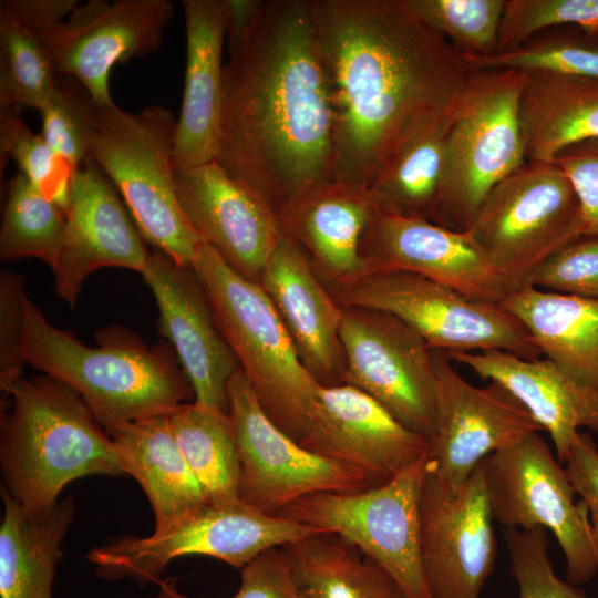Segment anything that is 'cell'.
Here are the masks:
<instances>
[{
	"instance_id": "obj_1",
	"label": "cell",
	"mask_w": 598,
	"mask_h": 598,
	"mask_svg": "<svg viewBox=\"0 0 598 598\" xmlns=\"http://www.w3.org/2000/svg\"><path fill=\"white\" fill-rule=\"evenodd\" d=\"M332 115V179L370 187L446 117L472 69L404 0H313Z\"/></svg>"
},
{
	"instance_id": "obj_2",
	"label": "cell",
	"mask_w": 598,
	"mask_h": 598,
	"mask_svg": "<svg viewBox=\"0 0 598 598\" xmlns=\"http://www.w3.org/2000/svg\"><path fill=\"white\" fill-rule=\"evenodd\" d=\"M215 161L277 216L332 179V115L313 0H268L224 64Z\"/></svg>"
},
{
	"instance_id": "obj_3",
	"label": "cell",
	"mask_w": 598,
	"mask_h": 598,
	"mask_svg": "<svg viewBox=\"0 0 598 598\" xmlns=\"http://www.w3.org/2000/svg\"><path fill=\"white\" fill-rule=\"evenodd\" d=\"M95 339L99 346L89 347L72 332L53 327L25 296L21 347L25 364L76 391L109 434L194 401L168 341L147 346L121 326L97 331Z\"/></svg>"
},
{
	"instance_id": "obj_4",
	"label": "cell",
	"mask_w": 598,
	"mask_h": 598,
	"mask_svg": "<svg viewBox=\"0 0 598 598\" xmlns=\"http://www.w3.org/2000/svg\"><path fill=\"white\" fill-rule=\"evenodd\" d=\"M1 492L31 512L59 502L72 481L125 475L110 434L71 386L21 378L1 401Z\"/></svg>"
},
{
	"instance_id": "obj_5",
	"label": "cell",
	"mask_w": 598,
	"mask_h": 598,
	"mask_svg": "<svg viewBox=\"0 0 598 598\" xmlns=\"http://www.w3.org/2000/svg\"><path fill=\"white\" fill-rule=\"evenodd\" d=\"M192 266L262 409L300 443L319 383L303 365L271 300L259 283L235 271L209 245L199 249Z\"/></svg>"
},
{
	"instance_id": "obj_6",
	"label": "cell",
	"mask_w": 598,
	"mask_h": 598,
	"mask_svg": "<svg viewBox=\"0 0 598 598\" xmlns=\"http://www.w3.org/2000/svg\"><path fill=\"white\" fill-rule=\"evenodd\" d=\"M177 118L162 105L126 112L97 105L89 157L121 194L144 240L192 266L205 245L185 216L174 183Z\"/></svg>"
},
{
	"instance_id": "obj_7",
	"label": "cell",
	"mask_w": 598,
	"mask_h": 598,
	"mask_svg": "<svg viewBox=\"0 0 598 598\" xmlns=\"http://www.w3.org/2000/svg\"><path fill=\"white\" fill-rule=\"evenodd\" d=\"M525 74L472 69L450 115L436 224L466 231L488 193L526 162L518 102Z\"/></svg>"
},
{
	"instance_id": "obj_8",
	"label": "cell",
	"mask_w": 598,
	"mask_h": 598,
	"mask_svg": "<svg viewBox=\"0 0 598 598\" xmlns=\"http://www.w3.org/2000/svg\"><path fill=\"white\" fill-rule=\"evenodd\" d=\"M514 291L584 235L580 204L554 162L527 161L485 197L466 230Z\"/></svg>"
},
{
	"instance_id": "obj_9",
	"label": "cell",
	"mask_w": 598,
	"mask_h": 598,
	"mask_svg": "<svg viewBox=\"0 0 598 598\" xmlns=\"http://www.w3.org/2000/svg\"><path fill=\"white\" fill-rule=\"evenodd\" d=\"M429 451L386 483L308 495L278 515L332 533L383 568L405 598H432L421 556V497Z\"/></svg>"
},
{
	"instance_id": "obj_10",
	"label": "cell",
	"mask_w": 598,
	"mask_h": 598,
	"mask_svg": "<svg viewBox=\"0 0 598 598\" xmlns=\"http://www.w3.org/2000/svg\"><path fill=\"white\" fill-rule=\"evenodd\" d=\"M322 533L309 525L260 512L241 499L209 503L196 514L146 537L120 536L91 549L85 558L106 580L130 579L140 586L159 581L167 565L203 555L241 569L262 553Z\"/></svg>"
},
{
	"instance_id": "obj_11",
	"label": "cell",
	"mask_w": 598,
	"mask_h": 598,
	"mask_svg": "<svg viewBox=\"0 0 598 598\" xmlns=\"http://www.w3.org/2000/svg\"><path fill=\"white\" fill-rule=\"evenodd\" d=\"M494 519L506 528L550 532L566 563L567 580L589 582L598 573L589 514L566 468L539 432L482 461Z\"/></svg>"
},
{
	"instance_id": "obj_12",
	"label": "cell",
	"mask_w": 598,
	"mask_h": 598,
	"mask_svg": "<svg viewBox=\"0 0 598 598\" xmlns=\"http://www.w3.org/2000/svg\"><path fill=\"white\" fill-rule=\"evenodd\" d=\"M336 300L342 307L398 317L433 351L501 350L525 359L542 355L526 328L501 305L473 300L415 274H370L340 289Z\"/></svg>"
},
{
	"instance_id": "obj_13",
	"label": "cell",
	"mask_w": 598,
	"mask_h": 598,
	"mask_svg": "<svg viewBox=\"0 0 598 598\" xmlns=\"http://www.w3.org/2000/svg\"><path fill=\"white\" fill-rule=\"evenodd\" d=\"M227 394L240 464L239 497L249 506L278 515L308 495L374 487L359 468L307 450L278 427L241 369Z\"/></svg>"
},
{
	"instance_id": "obj_14",
	"label": "cell",
	"mask_w": 598,
	"mask_h": 598,
	"mask_svg": "<svg viewBox=\"0 0 598 598\" xmlns=\"http://www.w3.org/2000/svg\"><path fill=\"white\" fill-rule=\"evenodd\" d=\"M342 308L341 383L367 393L406 429L430 440L435 421L434 351L389 312Z\"/></svg>"
},
{
	"instance_id": "obj_15",
	"label": "cell",
	"mask_w": 598,
	"mask_h": 598,
	"mask_svg": "<svg viewBox=\"0 0 598 598\" xmlns=\"http://www.w3.org/2000/svg\"><path fill=\"white\" fill-rule=\"evenodd\" d=\"M435 421L430 466L439 482L457 492L487 456L543 431L503 386L467 382L441 351H434Z\"/></svg>"
},
{
	"instance_id": "obj_16",
	"label": "cell",
	"mask_w": 598,
	"mask_h": 598,
	"mask_svg": "<svg viewBox=\"0 0 598 598\" xmlns=\"http://www.w3.org/2000/svg\"><path fill=\"white\" fill-rule=\"evenodd\" d=\"M493 520L482 462L457 492L445 488L429 467L421 556L432 598H480L496 561Z\"/></svg>"
},
{
	"instance_id": "obj_17",
	"label": "cell",
	"mask_w": 598,
	"mask_h": 598,
	"mask_svg": "<svg viewBox=\"0 0 598 598\" xmlns=\"http://www.w3.org/2000/svg\"><path fill=\"white\" fill-rule=\"evenodd\" d=\"M174 13L169 0H90L41 37L59 75L79 81L97 105H111L112 68L155 52Z\"/></svg>"
},
{
	"instance_id": "obj_18",
	"label": "cell",
	"mask_w": 598,
	"mask_h": 598,
	"mask_svg": "<svg viewBox=\"0 0 598 598\" xmlns=\"http://www.w3.org/2000/svg\"><path fill=\"white\" fill-rule=\"evenodd\" d=\"M361 252L368 275L411 272L473 300L496 305L514 291L468 231L419 216L381 209L362 238Z\"/></svg>"
},
{
	"instance_id": "obj_19",
	"label": "cell",
	"mask_w": 598,
	"mask_h": 598,
	"mask_svg": "<svg viewBox=\"0 0 598 598\" xmlns=\"http://www.w3.org/2000/svg\"><path fill=\"white\" fill-rule=\"evenodd\" d=\"M158 310V331L173 347L194 391V402L228 412V383L239 362L221 334L193 266L155 249L142 272Z\"/></svg>"
},
{
	"instance_id": "obj_20",
	"label": "cell",
	"mask_w": 598,
	"mask_h": 598,
	"mask_svg": "<svg viewBox=\"0 0 598 598\" xmlns=\"http://www.w3.org/2000/svg\"><path fill=\"white\" fill-rule=\"evenodd\" d=\"M174 183L181 207L204 243L239 275L259 283L282 234L271 206L216 161L174 164Z\"/></svg>"
},
{
	"instance_id": "obj_21",
	"label": "cell",
	"mask_w": 598,
	"mask_h": 598,
	"mask_svg": "<svg viewBox=\"0 0 598 598\" xmlns=\"http://www.w3.org/2000/svg\"><path fill=\"white\" fill-rule=\"evenodd\" d=\"M300 444L354 466L382 485L429 451V440L402 425L380 403L349 384L320 385Z\"/></svg>"
},
{
	"instance_id": "obj_22",
	"label": "cell",
	"mask_w": 598,
	"mask_h": 598,
	"mask_svg": "<svg viewBox=\"0 0 598 598\" xmlns=\"http://www.w3.org/2000/svg\"><path fill=\"white\" fill-rule=\"evenodd\" d=\"M150 256L117 189L87 157L73 181L62 246L52 270L56 295L74 308L89 275L103 267L142 274Z\"/></svg>"
},
{
	"instance_id": "obj_23",
	"label": "cell",
	"mask_w": 598,
	"mask_h": 598,
	"mask_svg": "<svg viewBox=\"0 0 598 598\" xmlns=\"http://www.w3.org/2000/svg\"><path fill=\"white\" fill-rule=\"evenodd\" d=\"M298 354L320 385L342 381V306L316 277L303 248L282 231L259 280Z\"/></svg>"
},
{
	"instance_id": "obj_24",
	"label": "cell",
	"mask_w": 598,
	"mask_h": 598,
	"mask_svg": "<svg viewBox=\"0 0 598 598\" xmlns=\"http://www.w3.org/2000/svg\"><path fill=\"white\" fill-rule=\"evenodd\" d=\"M443 353L507 390L549 434L561 464L581 427L598 433V391L549 359H525L501 350Z\"/></svg>"
},
{
	"instance_id": "obj_25",
	"label": "cell",
	"mask_w": 598,
	"mask_h": 598,
	"mask_svg": "<svg viewBox=\"0 0 598 598\" xmlns=\"http://www.w3.org/2000/svg\"><path fill=\"white\" fill-rule=\"evenodd\" d=\"M380 210L369 187L331 179L290 202L278 220L281 230L343 289L369 274L361 243Z\"/></svg>"
},
{
	"instance_id": "obj_26",
	"label": "cell",
	"mask_w": 598,
	"mask_h": 598,
	"mask_svg": "<svg viewBox=\"0 0 598 598\" xmlns=\"http://www.w3.org/2000/svg\"><path fill=\"white\" fill-rule=\"evenodd\" d=\"M186 70L174 137L175 165L215 161L224 100L223 50L226 44L221 0H184Z\"/></svg>"
},
{
	"instance_id": "obj_27",
	"label": "cell",
	"mask_w": 598,
	"mask_h": 598,
	"mask_svg": "<svg viewBox=\"0 0 598 598\" xmlns=\"http://www.w3.org/2000/svg\"><path fill=\"white\" fill-rule=\"evenodd\" d=\"M110 436L124 474L140 484L150 501L153 533L177 526L209 504L176 442L168 415L127 423Z\"/></svg>"
},
{
	"instance_id": "obj_28",
	"label": "cell",
	"mask_w": 598,
	"mask_h": 598,
	"mask_svg": "<svg viewBox=\"0 0 598 598\" xmlns=\"http://www.w3.org/2000/svg\"><path fill=\"white\" fill-rule=\"evenodd\" d=\"M518 114L527 161L554 162L564 148L598 138V80L524 72Z\"/></svg>"
},
{
	"instance_id": "obj_29",
	"label": "cell",
	"mask_w": 598,
	"mask_h": 598,
	"mask_svg": "<svg viewBox=\"0 0 598 598\" xmlns=\"http://www.w3.org/2000/svg\"><path fill=\"white\" fill-rule=\"evenodd\" d=\"M501 306L526 328L540 354L598 391V300L528 286Z\"/></svg>"
},
{
	"instance_id": "obj_30",
	"label": "cell",
	"mask_w": 598,
	"mask_h": 598,
	"mask_svg": "<svg viewBox=\"0 0 598 598\" xmlns=\"http://www.w3.org/2000/svg\"><path fill=\"white\" fill-rule=\"evenodd\" d=\"M1 495L0 598H53L61 546L75 518L74 498L31 512L7 493Z\"/></svg>"
},
{
	"instance_id": "obj_31",
	"label": "cell",
	"mask_w": 598,
	"mask_h": 598,
	"mask_svg": "<svg viewBox=\"0 0 598 598\" xmlns=\"http://www.w3.org/2000/svg\"><path fill=\"white\" fill-rule=\"evenodd\" d=\"M282 548L303 598H405L383 568L336 534L317 533Z\"/></svg>"
},
{
	"instance_id": "obj_32",
	"label": "cell",
	"mask_w": 598,
	"mask_h": 598,
	"mask_svg": "<svg viewBox=\"0 0 598 598\" xmlns=\"http://www.w3.org/2000/svg\"><path fill=\"white\" fill-rule=\"evenodd\" d=\"M168 416L176 442L208 502L240 499V464L228 412L192 401Z\"/></svg>"
},
{
	"instance_id": "obj_33",
	"label": "cell",
	"mask_w": 598,
	"mask_h": 598,
	"mask_svg": "<svg viewBox=\"0 0 598 598\" xmlns=\"http://www.w3.org/2000/svg\"><path fill=\"white\" fill-rule=\"evenodd\" d=\"M450 115L405 144L372 182L381 209L436 224Z\"/></svg>"
},
{
	"instance_id": "obj_34",
	"label": "cell",
	"mask_w": 598,
	"mask_h": 598,
	"mask_svg": "<svg viewBox=\"0 0 598 598\" xmlns=\"http://www.w3.org/2000/svg\"><path fill=\"white\" fill-rule=\"evenodd\" d=\"M65 227V210L44 197L22 174L13 176L0 228V259L35 257L56 266Z\"/></svg>"
},
{
	"instance_id": "obj_35",
	"label": "cell",
	"mask_w": 598,
	"mask_h": 598,
	"mask_svg": "<svg viewBox=\"0 0 598 598\" xmlns=\"http://www.w3.org/2000/svg\"><path fill=\"white\" fill-rule=\"evenodd\" d=\"M462 56L471 69L547 71L598 80V30L556 27L508 51Z\"/></svg>"
},
{
	"instance_id": "obj_36",
	"label": "cell",
	"mask_w": 598,
	"mask_h": 598,
	"mask_svg": "<svg viewBox=\"0 0 598 598\" xmlns=\"http://www.w3.org/2000/svg\"><path fill=\"white\" fill-rule=\"evenodd\" d=\"M58 78L41 34L0 17V111H40Z\"/></svg>"
},
{
	"instance_id": "obj_37",
	"label": "cell",
	"mask_w": 598,
	"mask_h": 598,
	"mask_svg": "<svg viewBox=\"0 0 598 598\" xmlns=\"http://www.w3.org/2000/svg\"><path fill=\"white\" fill-rule=\"evenodd\" d=\"M430 29L461 54L487 56L498 50L505 0H404Z\"/></svg>"
},
{
	"instance_id": "obj_38",
	"label": "cell",
	"mask_w": 598,
	"mask_h": 598,
	"mask_svg": "<svg viewBox=\"0 0 598 598\" xmlns=\"http://www.w3.org/2000/svg\"><path fill=\"white\" fill-rule=\"evenodd\" d=\"M8 158L40 193L65 212L78 169L73 168L42 137L33 134L21 120L20 113L0 111L1 172Z\"/></svg>"
},
{
	"instance_id": "obj_39",
	"label": "cell",
	"mask_w": 598,
	"mask_h": 598,
	"mask_svg": "<svg viewBox=\"0 0 598 598\" xmlns=\"http://www.w3.org/2000/svg\"><path fill=\"white\" fill-rule=\"evenodd\" d=\"M97 104L75 79L59 75L49 99L39 111L42 137L73 168L89 157V142Z\"/></svg>"
},
{
	"instance_id": "obj_40",
	"label": "cell",
	"mask_w": 598,
	"mask_h": 598,
	"mask_svg": "<svg viewBox=\"0 0 598 598\" xmlns=\"http://www.w3.org/2000/svg\"><path fill=\"white\" fill-rule=\"evenodd\" d=\"M556 27L598 30V0H505L497 52Z\"/></svg>"
},
{
	"instance_id": "obj_41",
	"label": "cell",
	"mask_w": 598,
	"mask_h": 598,
	"mask_svg": "<svg viewBox=\"0 0 598 598\" xmlns=\"http://www.w3.org/2000/svg\"><path fill=\"white\" fill-rule=\"evenodd\" d=\"M505 539L518 598H589L555 574L545 529L506 528Z\"/></svg>"
},
{
	"instance_id": "obj_42",
	"label": "cell",
	"mask_w": 598,
	"mask_h": 598,
	"mask_svg": "<svg viewBox=\"0 0 598 598\" xmlns=\"http://www.w3.org/2000/svg\"><path fill=\"white\" fill-rule=\"evenodd\" d=\"M529 286L598 300V235H582L532 276Z\"/></svg>"
},
{
	"instance_id": "obj_43",
	"label": "cell",
	"mask_w": 598,
	"mask_h": 598,
	"mask_svg": "<svg viewBox=\"0 0 598 598\" xmlns=\"http://www.w3.org/2000/svg\"><path fill=\"white\" fill-rule=\"evenodd\" d=\"M25 277L3 269L0 272V391L1 401L22 378L25 362L21 353L24 329Z\"/></svg>"
},
{
	"instance_id": "obj_44",
	"label": "cell",
	"mask_w": 598,
	"mask_h": 598,
	"mask_svg": "<svg viewBox=\"0 0 598 598\" xmlns=\"http://www.w3.org/2000/svg\"><path fill=\"white\" fill-rule=\"evenodd\" d=\"M577 194L584 235H598V138L573 144L554 159Z\"/></svg>"
},
{
	"instance_id": "obj_45",
	"label": "cell",
	"mask_w": 598,
	"mask_h": 598,
	"mask_svg": "<svg viewBox=\"0 0 598 598\" xmlns=\"http://www.w3.org/2000/svg\"><path fill=\"white\" fill-rule=\"evenodd\" d=\"M233 598H303L283 548H271L243 567Z\"/></svg>"
},
{
	"instance_id": "obj_46",
	"label": "cell",
	"mask_w": 598,
	"mask_h": 598,
	"mask_svg": "<svg viewBox=\"0 0 598 598\" xmlns=\"http://www.w3.org/2000/svg\"><path fill=\"white\" fill-rule=\"evenodd\" d=\"M573 488L587 506L598 553V447L588 433H581L565 462Z\"/></svg>"
},
{
	"instance_id": "obj_47",
	"label": "cell",
	"mask_w": 598,
	"mask_h": 598,
	"mask_svg": "<svg viewBox=\"0 0 598 598\" xmlns=\"http://www.w3.org/2000/svg\"><path fill=\"white\" fill-rule=\"evenodd\" d=\"M78 4L76 0H1L0 17L42 35L65 20Z\"/></svg>"
},
{
	"instance_id": "obj_48",
	"label": "cell",
	"mask_w": 598,
	"mask_h": 598,
	"mask_svg": "<svg viewBox=\"0 0 598 598\" xmlns=\"http://www.w3.org/2000/svg\"><path fill=\"white\" fill-rule=\"evenodd\" d=\"M225 16L226 44L229 53L245 40L256 23L265 0H221Z\"/></svg>"
},
{
	"instance_id": "obj_49",
	"label": "cell",
	"mask_w": 598,
	"mask_h": 598,
	"mask_svg": "<svg viewBox=\"0 0 598 598\" xmlns=\"http://www.w3.org/2000/svg\"><path fill=\"white\" fill-rule=\"evenodd\" d=\"M158 582V592L152 598H189L178 590L176 585V578L169 577L164 580H159Z\"/></svg>"
}]
</instances>
